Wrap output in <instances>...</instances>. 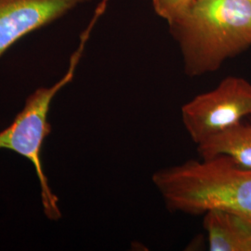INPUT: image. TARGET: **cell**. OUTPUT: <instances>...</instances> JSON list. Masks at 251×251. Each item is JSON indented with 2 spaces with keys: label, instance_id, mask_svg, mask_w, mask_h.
Wrapping results in <instances>:
<instances>
[{
  "label": "cell",
  "instance_id": "8",
  "mask_svg": "<svg viewBox=\"0 0 251 251\" xmlns=\"http://www.w3.org/2000/svg\"><path fill=\"white\" fill-rule=\"evenodd\" d=\"M197 0H152L155 13L169 25L181 18Z\"/></svg>",
  "mask_w": 251,
  "mask_h": 251
},
{
  "label": "cell",
  "instance_id": "3",
  "mask_svg": "<svg viewBox=\"0 0 251 251\" xmlns=\"http://www.w3.org/2000/svg\"><path fill=\"white\" fill-rule=\"evenodd\" d=\"M100 17L98 12L93 14L89 26L81 36L80 44L70 59L68 71L62 79L50 88L38 89L30 95L23 111L11 125L0 132V149H8L17 152L33 164L40 184L44 212L51 220L60 219L61 212L58 206V198L49 185L40 155L44 141L51 130V126L48 122L49 110L57 92L72 80L85 45Z\"/></svg>",
  "mask_w": 251,
  "mask_h": 251
},
{
  "label": "cell",
  "instance_id": "6",
  "mask_svg": "<svg viewBox=\"0 0 251 251\" xmlns=\"http://www.w3.org/2000/svg\"><path fill=\"white\" fill-rule=\"evenodd\" d=\"M203 226L210 251H251V223L225 210L204 214Z\"/></svg>",
  "mask_w": 251,
  "mask_h": 251
},
{
  "label": "cell",
  "instance_id": "2",
  "mask_svg": "<svg viewBox=\"0 0 251 251\" xmlns=\"http://www.w3.org/2000/svg\"><path fill=\"white\" fill-rule=\"evenodd\" d=\"M170 27L188 76L215 72L251 47V0H197Z\"/></svg>",
  "mask_w": 251,
  "mask_h": 251
},
{
  "label": "cell",
  "instance_id": "1",
  "mask_svg": "<svg viewBox=\"0 0 251 251\" xmlns=\"http://www.w3.org/2000/svg\"><path fill=\"white\" fill-rule=\"evenodd\" d=\"M152 181L171 212L204 215L225 210L251 223V170L225 155L164 168L152 174Z\"/></svg>",
  "mask_w": 251,
  "mask_h": 251
},
{
  "label": "cell",
  "instance_id": "7",
  "mask_svg": "<svg viewBox=\"0 0 251 251\" xmlns=\"http://www.w3.org/2000/svg\"><path fill=\"white\" fill-rule=\"evenodd\" d=\"M197 146L200 158L225 155L236 165L251 170V117L244 118Z\"/></svg>",
  "mask_w": 251,
  "mask_h": 251
},
{
  "label": "cell",
  "instance_id": "5",
  "mask_svg": "<svg viewBox=\"0 0 251 251\" xmlns=\"http://www.w3.org/2000/svg\"><path fill=\"white\" fill-rule=\"evenodd\" d=\"M90 0H0V57L28 34Z\"/></svg>",
  "mask_w": 251,
  "mask_h": 251
},
{
  "label": "cell",
  "instance_id": "4",
  "mask_svg": "<svg viewBox=\"0 0 251 251\" xmlns=\"http://www.w3.org/2000/svg\"><path fill=\"white\" fill-rule=\"evenodd\" d=\"M183 126L195 144L251 117V83L228 76L213 90L197 95L182 105Z\"/></svg>",
  "mask_w": 251,
  "mask_h": 251
}]
</instances>
